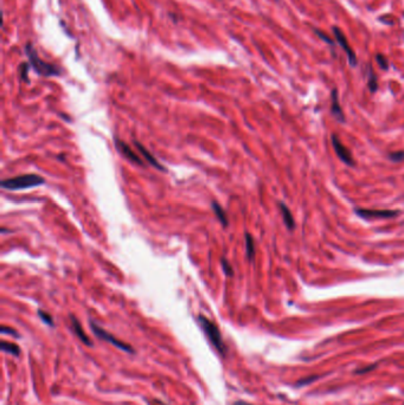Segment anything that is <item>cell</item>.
<instances>
[{
    "label": "cell",
    "mask_w": 404,
    "mask_h": 405,
    "mask_svg": "<svg viewBox=\"0 0 404 405\" xmlns=\"http://www.w3.org/2000/svg\"><path fill=\"white\" fill-rule=\"evenodd\" d=\"M25 55L28 57L29 64L32 69L35 70L36 74L41 75L44 77H51V76H60L62 74V69L57 65L48 63L42 60L38 56V52L36 50L32 43H28L25 45Z\"/></svg>",
    "instance_id": "1"
},
{
    "label": "cell",
    "mask_w": 404,
    "mask_h": 405,
    "mask_svg": "<svg viewBox=\"0 0 404 405\" xmlns=\"http://www.w3.org/2000/svg\"><path fill=\"white\" fill-rule=\"evenodd\" d=\"M45 182L44 178L37 174H24L19 175V177L10 178L3 180L2 187L4 190L9 191H19V190H26V188L37 187V186L43 185Z\"/></svg>",
    "instance_id": "2"
},
{
    "label": "cell",
    "mask_w": 404,
    "mask_h": 405,
    "mask_svg": "<svg viewBox=\"0 0 404 405\" xmlns=\"http://www.w3.org/2000/svg\"><path fill=\"white\" fill-rule=\"evenodd\" d=\"M198 322H199L201 329H203L204 334L207 335V338L209 339V341L211 342V345L216 348V351L220 353L222 357H224L227 353V347L224 345L223 339H222L220 329L215 323L209 320L208 318H205L204 315L198 316Z\"/></svg>",
    "instance_id": "3"
},
{
    "label": "cell",
    "mask_w": 404,
    "mask_h": 405,
    "mask_svg": "<svg viewBox=\"0 0 404 405\" xmlns=\"http://www.w3.org/2000/svg\"><path fill=\"white\" fill-rule=\"evenodd\" d=\"M90 328H91V331L94 332V334H95L99 339H101V340H104V341L109 342V344L114 345L115 347L120 348L123 352H127V353L132 354V353H134V352H135L134 348H133L132 346L128 345V344H126V342H123L121 340H119V339H116L115 336L110 334V333H108L107 331H104V329L101 328L100 326H97L95 322L90 321Z\"/></svg>",
    "instance_id": "4"
},
{
    "label": "cell",
    "mask_w": 404,
    "mask_h": 405,
    "mask_svg": "<svg viewBox=\"0 0 404 405\" xmlns=\"http://www.w3.org/2000/svg\"><path fill=\"white\" fill-rule=\"evenodd\" d=\"M333 34L334 38L337 39V42L343 48V50L346 52V56L348 60V63H350L351 67H357L358 65V58L356 52L353 51V49L351 48L350 43H348L347 38L345 37V35L343 34V31L338 28V26H333Z\"/></svg>",
    "instance_id": "5"
},
{
    "label": "cell",
    "mask_w": 404,
    "mask_h": 405,
    "mask_svg": "<svg viewBox=\"0 0 404 405\" xmlns=\"http://www.w3.org/2000/svg\"><path fill=\"white\" fill-rule=\"evenodd\" d=\"M356 214L361 218L373 220V218H392L399 215L398 210H378V209H356Z\"/></svg>",
    "instance_id": "6"
},
{
    "label": "cell",
    "mask_w": 404,
    "mask_h": 405,
    "mask_svg": "<svg viewBox=\"0 0 404 405\" xmlns=\"http://www.w3.org/2000/svg\"><path fill=\"white\" fill-rule=\"evenodd\" d=\"M332 145H333L335 153H337L338 158L341 160V161L345 162V164L348 166H353L354 165V160L352 158L351 152L348 151V148H346L343 143L340 142V140L337 135H332Z\"/></svg>",
    "instance_id": "7"
},
{
    "label": "cell",
    "mask_w": 404,
    "mask_h": 405,
    "mask_svg": "<svg viewBox=\"0 0 404 405\" xmlns=\"http://www.w3.org/2000/svg\"><path fill=\"white\" fill-rule=\"evenodd\" d=\"M115 146L117 148V151H119L121 154L125 156L126 159H128L130 162H134V164H138L140 166H143V161L141 159H140V156L136 154V153L133 151L130 147L127 145L126 142L121 141L120 139H115Z\"/></svg>",
    "instance_id": "8"
},
{
    "label": "cell",
    "mask_w": 404,
    "mask_h": 405,
    "mask_svg": "<svg viewBox=\"0 0 404 405\" xmlns=\"http://www.w3.org/2000/svg\"><path fill=\"white\" fill-rule=\"evenodd\" d=\"M133 143H134V145L136 146V148H138V151L140 152V154H141L143 158H145V160L148 162L149 165L153 166V167L156 168V169H159V171H164V172L166 171V168L164 167V166H162L160 162H159L158 160L154 158V156H153L152 153H149L147 149H146L145 147H143L142 143H140L139 141H136V140H134Z\"/></svg>",
    "instance_id": "9"
},
{
    "label": "cell",
    "mask_w": 404,
    "mask_h": 405,
    "mask_svg": "<svg viewBox=\"0 0 404 405\" xmlns=\"http://www.w3.org/2000/svg\"><path fill=\"white\" fill-rule=\"evenodd\" d=\"M70 320H71V326H73L74 333L76 334L77 338L80 339V340L82 341L84 345H87V346H89V347H91V346H93V342L90 341V339L88 338V335L86 334V333H84L80 321H78V320L75 318L74 315H70Z\"/></svg>",
    "instance_id": "10"
},
{
    "label": "cell",
    "mask_w": 404,
    "mask_h": 405,
    "mask_svg": "<svg viewBox=\"0 0 404 405\" xmlns=\"http://www.w3.org/2000/svg\"><path fill=\"white\" fill-rule=\"evenodd\" d=\"M332 113H333V115L337 117L339 121L344 122L345 116H344L343 109H341V107H340V103H339L337 89H334L333 91H332Z\"/></svg>",
    "instance_id": "11"
},
{
    "label": "cell",
    "mask_w": 404,
    "mask_h": 405,
    "mask_svg": "<svg viewBox=\"0 0 404 405\" xmlns=\"http://www.w3.org/2000/svg\"><path fill=\"white\" fill-rule=\"evenodd\" d=\"M279 207H280V210H281L283 222H285L286 227L288 228L289 230H293V229L295 228V221H294V217H293L291 210H289L288 207H287L286 204H283V202H280Z\"/></svg>",
    "instance_id": "12"
},
{
    "label": "cell",
    "mask_w": 404,
    "mask_h": 405,
    "mask_svg": "<svg viewBox=\"0 0 404 405\" xmlns=\"http://www.w3.org/2000/svg\"><path fill=\"white\" fill-rule=\"evenodd\" d=\"M211 207H213L214 214H215V216H216V217H217V220L221 222V224L223 225V227H228V224H229V222H228L227 214H226V211L223 210V208H222L221 205L218 204L217 201H213V204H211Z\"/></svg>",
    "instance_id": "13"
},
{
    "label": "cell",
    "mask_w": 404,
    "mask_h": 405,
    "mask_svg": "<svg viewBox=\"0 0 404 405\" xmlns=\"http://www.w3.org/2000/svg\"><path fill=\"white\" fill-rule=\"evenodd\" d=\"M0 349H2L3 352H5V353H9L13 355V357H18L19 353H21V349L16 344H12V342H8L5 340L2 341V344H0Z\"/></svg>",
    "instance_id": "14"
},
{
    "label": "cell",
    "mask_w": 404,
    "mask_h": 405,
    "mask_svg": "<svg viewBox=\"0 0 404 405\" xmlns=\"http://www.w3.org/2000/svg\"><path fill=\"white\" fill-rule=\"evenodd\" d=\"M244 238H246V249H247V257L248 260L253 261L255 257V244H254V240L252 235L246 233L244 234Z\"/></svg>",
    "instance_id": "15"
},
{
    "label": "cell",
    "mask_w": 404,
    "mask_h": 405,
    "mask_svg": "<svg viewBox=\"0 0 404 405\" xmlns=\"http://www.w3.org/2000/svg\"><path fill=\"white\" fill-rule=\"evenodd\" d=\"M367 86H369L370 90L374 93L378 89V81H377V76L374 75V73L372 71V69L370 68V71H369V81H367Z\"/></svg>",
    "instance_id": "16"
},
{
    "label": "cell",
    "mask_w": 404,
    "mask_h": 405,
    "mask_svg": "<svg viewBox=\"0 0 404 405\" xmlns=\"http://www.w3.org/2000/svg\"><path fill=\"white\" fill-rule=\"evenodd\" d=\"M37 314L39 316V319H41L42 321L45 323V325L51 326V327L54 326V320H52V316L49 314V313L44 312V310H42V309H38Z\"/></svg>",
    "instance_id": "17"
},
{
    "label": "cell",
    "mask_w": 404,
    "mask_h": 405,
    "mask_svg": "<svg viewBox=\"0 0 404 405\" xmlns=\"http://www.w3.org/2000/svg\"><path fill=\"white\" fill-rule=\"evenodd\" d=\"M29 68H31L29 63H22L21 65H19V77H21V80L24 81V82H29V77H28Z\"/></svg>",
    "instance_id": "18"
},
{
    "label": "cell",
    "mask_w": 404,
    "mask_h": 405,
    "mask_svg": "<svg viewBox=\"0 0 404 405\" xmlns=\"http://www.w3.org/2000/svg\"><path fill=\"white\" fill-rule=\"evenodd\" d=\"M221 264H222V268H223V272H224V274H226L227 276H233V275H234L233 267H231V264H230L229 262H228L227 259H224V257H222Z\"/></svg>",
    "instance_id": "19"
},
{
    "label": "cell",
    "mask_w": 404,
    "mask_h": 405,
    "mask_svg": "<svg viewBox=\"0 0 404 405\" xmlns=\"http://www.w3.org/2000/svg\"><path fill=\"white\" fill-rule=\"evenodd\" d=\"M376 61H377V63L379 64V67L382 68V69H384V70L389 69V61H387V58L384 56V55L377 54Z\"/></svg>",
    "instance_id": "20"
},
{
    "label": "cell",
    "mask_w": 404,
    "mask_h": 405,
    "mask_svg": "<svg viewBox=\"0 0 404 405\" xmlns=\"http://www.w3.org/2000/svg\"><path fill=\"white\" fill-rule=\"evenodd\" d=\"M2 333L3 334H10V335H13L15 338H19V334L17 332L15 331L13 328H10V327H6V326H3L2 327Z\"/></svg>",
    "instance_id": "21"
},
{
    "label": "cell",
    "mask_w": 404,
    "mask_h": 405,
    "mask_svg": "<svg viewBox=\"0 0 404 405\" xmlns=\"http://www.w3.org/2000/svg\"><path fill=\"white\" fill-rule=\"evenodd\" d=\"M390 159L393 160V161H402V160H404V152L391 153Z\"/></svg>",
    "instance_id": "22"
},
{
    "label": "cell",
    "mask_w": 404,
    "mask_h": 405,
    "mask_svg": "<svg viewBox=\"0 0 404 405\" xmlns=\"http://www.w3.org/2000/svg\"><path fill=\"white\" fill-rule=\"evenodd\" d=\"M315 34H317L318 36H320V38L321 39H324V41L326 42V43H330V44H333V42L331 41L330 38H328V36H326L325 34H322L321 31H319V30H315Z\"/></svg>",
    "instance_id": "23"
},
{
    "label": "cell",
    "mask_w": 404,
    "mask_h": 405,
    "mask_svg": "<svg viewBox=\"0 0 404 405\" xmlns=\"http://www.w3.org/2000/svg\"><path fill=\"white\" fill-rule=\"evenodd\" d=\"M233 405H252V404L247 403V401H243V400H239V401H235Z\"/></svg>",
    "instance_id": "24"
}]
</instances>
